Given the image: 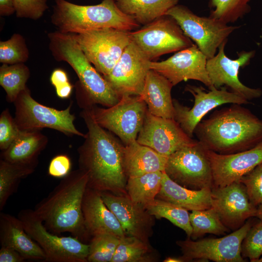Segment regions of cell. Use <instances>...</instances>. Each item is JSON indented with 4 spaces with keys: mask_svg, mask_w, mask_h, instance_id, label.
Here are the masks:
<instances>
[{
    "mask_svg": "<svg viewBox=\"0 0 262 262\" xmlns=\"http://www.w3.org/2000/svg\"><path fill=\"white\" fill-rule=\"evenodd\" d=\"M165 15L172 16L184 34L195 42L199 49L210 59L229 36L239 26H229L214 17L200 16L186 6L177 4Z\"/></svg>",
    "mask_w": 262,
    "mask_h": 262,
    "instance_id": "obj_11",
    "label": "cell"
},
{
    "mask_svg": "<svg viewBox=\"0 0 262 262\" xmlns=\"http://www.w3.org/2000/svg\"><path fill=\"white\" fill-rule=\"evenodd\" d=\"M95 120L118 136L124 145L136 140L144 123L147 106L140 96H124L106 108H91Z\"/></svg>",
    "mask_w": 262,
    "mask_h": 262,
    "instance_id": "obj_10",
    "label": "cell"
},
{
    "mask_svg": "<svg viewBox=\"0 0 262 262\" xmlns=\"http://www.w3.org/2000/svg\"><path fill=\"white\" fill-rule=\"evenodd\" d=\"M212 189L192 190L172 180L163 172L162 186L157 196L190 211L203 210L212 207Z\"/></svg>",
    "mask_w": 262,
    "mask_h": 262,
    "instance_id": "obj_26",
    "label": "cell"
},
{
    "mask_svg": "<svg viewBox=\"0 0 262 262\" xmlns=\"http://www.w3.org/2000/svg\"><path fill=\"white\" fill-rule=\"evenodd\" d=\"M14 103L16 108L14 119L20 130L49 128L67 135L85 136V134L78 130L74 124L75 117L70 112L71 103L62 110L43 105L32 97L26 87L20 93Z\"/></svg>",
    "mask_w": 262,
    "mask_h": 262,
    "instance_id": "obj_6",
    "label": "cell"
},
{
    "mask_svg": "<svg viewBox=\"0 0 262 262\" xmlns=\"http://www.w3.org/2000/svg\"><path fill=\"white\" fill-rule=\"evenodd\" d=\"M213 179V187H224L238 181L241 177L262 164V141L243 151L221 154L207 149Z\"/></svg>",
    "mask_w": 262,
    "mask_h": 262,
    "instance_id": "obj_21",
    "label": "cell"
},
{
    "mask_svg": "<svg viewBox=\"0 0 262 262\" xmlns=\"http://www.w3.org/2000/svg\"><path fill=\"white\" fill-rule=\"evenodd\" d=\"M240 105L233 104L201 120L194 131L197 140L221 154L246 150L262 141V120Z\"/></svg>",
    "mask_w": 262,
    "mask_h": 262,
    "instance_id": "obj_2",
    "label": "cell"
},
{
    "mask_svg": "<svg viewBox=\"0 0 262 262\" xmlns=\"http://www.w3.org/2000/svg\"><path fill=\"white\" fill-rule=\"evenodd\" d=\"M164 262H182L180 257H168L166 258Z\"/></svg>",
    "mask_w": 262,
    "mask_h": 262,
    "instance_id": "obj_48",
    "label": "cell"
},
{
    "mask_svg": "<svg viewBox=\"0 0 262 262\" xmlns=\"http://www.w3.org/2000/svg\"><path fill=\"white\" fill-rule=\"evenodd\" d=\"M136 141L159 153L168 157L196 140L189 137L173 118L159 117L147 111Z\"/></svg>",
    "mask_w": 262,
    "mask_h": 262,
    "instance_id": "obj_17",
    "label": "cell"
},
{
    "mask_svg": "<svg viewBox=\"0 0 262 262\" xmlns=\"http://www.w3.org/2000/svg\"><path fill=\"white\" fill-rule=\"evenodd\" d=\"M15 12L14 0H0V16H10Z\"/></svg>",
    "mask_w": 262,
    "mask_h": 262,
    "instance_id": "obj_45",
    "label": "cell"
},
{
    "mask_svg": "<svg viewBox=\"0 0 262 262\" xmlns=\"http://www.w3.org/2000/svg\"><path fill=\"white\" fill-rule=\"evenodd\" d=\"M18 217L31 237L41 247L46 261L50 262H86L89 245L72 236H59L49 231L33 210L20 211Z\"/></svg>",
    "mask_w": 262,
    "mask_h": 262,
    "instance_id": "obj_8",
    "label": "cell"
},
{
    "mask_svg": "<svg viewBox=\"0 0 262 262\" xmlns=\"http://www.w3.org/2000/svg\"><path fill=\"white\" fill-rule=\"evenodd\" d=\"M168 157L136 140L125 145L123 165L127 179L147 173L164 171Z\"/></svg>",
    "mask_w": 262,
    "mask_h": 262,
    "instance_id": "obj_25",
    "label": "cell"
},
{
    "mask_svg": "<svg viewBox=\"0 0 262 262\" xmlns=\"http://www.w3.org/2000/svg\"><path fill=\"white\" fill-rule=\"evenodd\" d=\"M189 215L192 228L191 237L193 240L207 233L220 235H225L229 231L213 207L203 210L192 211Z\"/></svg>",
    "mask_w": 262,
    "mask_h": 262,
    "instance_id": "obj_33",
    "label": "cell"
},
{
    "mask_svg": "<svg viewBox=\"0 0 262 262\" xmlns=\"http://www.w3.org/2000/svg\"><path fill=\"white\" fill-rule=\"evenodd\" d=\"M194 98V104L189 108L173 99L175 114L174 119L183 131L192 138L195 130L203 117L217 107L227 103L247 104L249 101L224 87L217 88L213 86L208 91L201 86L187 85L184 88Z\"/></svg>",
    "mask_w": 262,
    "mask_h": 262,
    "instance_id": "obj_14",
    "label": "cell"
},
{
    "mask_svg": "<svg viewBox=\"0 0 262 262\" xmlns=\"http://www.w3.org/2000/svg\"><path fill=\"white\" fill-rule=\"evenodd\" d=\"M72 34L88 60L103 76L111 72L131 41L130 31L115 28Z\"/></svg>",
    "mask_w": 262,
    "mask_h": 262,
    "instance_id": "obj_9",
    "label": "cell"
},
{
    "mask_svg": "<svg viewBox=\"0 0 262 262\" xmlns=\"http://www.w3.org/2000/svg\"><path fill=\"white\" fill-rule=\"evenodd\" d=\"M207 149L196 140L168 157L164 172L172 180L187 188L212 189L213 175Z\"/></svg>",
    "mask_w": 262,
    "mask_h": 262,
    "instance_id": "obj_7",
    "label": "cell"
},
{
    "mask_svg": "<svg viewBox=\"0 0 262 262\" xmlns=\"http://www.w3.org/2000/svg\"><path fill=\"white\" fill-rule=\"evenodd\" d=\"M88 176L82 170L71 171L35 206V214L50 232L70 233L82 242L89 236L82 212L83 196L88 187Z\"/></svg>",
    "mask_w": 262,
    "mask_h": 262,
    "instance_id": "obj_3",
    "label": "cell"
},
{
    "mask_svg": "<svg viewBox=\"0 0 262 262\" xmlns=\"http://www.w3.org/2000/svg\"><path fill=\"white\" fill-rule=\"evenodd\" d=\"M29 54L25 41L19 34L15 33L9 39L0 42V62L3 64L24 63Z\"/></svg>",
    "mask_w": 262,
    "mask_h": 262,
    "instance_id": "obj_37",
    "label": "cell"
},
{
    "mask_svg": "<svg viewBox=\"0 0 262 262\" xmlns=\"http://www.w3.org/2000/svg\"><path fill=\"white\" fill-rule=\"evenodd\" d=\"M30 70L24 63L3 64L0 67V85L5 90L7 99L14 102L20 93L26 88Z\"/></svg>",
    "mask_w": 262,
    "mask_h": 262,
    "instance_id": "obj_32",
    "label": "cell"
},
{
    "mask_svg": "<svg viewBox=\"0 0 262 262\" xmlns=\"http://www.w3.org/2000/svg\"><path fill=\"white\" fill-rule=\"evenodd\" d=\"M148 213L157 218L167 219L177 227L183 229L188 238L191 237L192 228L190 213L185 208L160 198L144 205Z\"/></svg>",
    "mask_w": 262,
    "mask_h": 262,
    "instance_id": "obj_31",
    "label": "cell"
},
{
    "mask_svg": "<svg viewBox=\"0 0 262 262\" xmlns=\"http://www.w3.org/2000/svg\"><path fill=\"white\" fill-rule=\"evenodd\" d=\"M120 238L109 234L93 236L89 245L87 262H111Z\"/></svg>",
    "mask_w": 262,
    "mask_h": 262,
    "instance_id": "obj_36",
    "label": "cell"
},
{
    "mask_svg": "<svg viewBox=\"0 0 262 262\" xmlns=\"http://www.w3.org/2000/svg\"><path fill=\"white\" fill-rule=\"evenodd\" d=\"M72 89L73 86L69 82L55 88L57 96L63 99L68 98L72 93Z\"/></svg>",
    "mask_w": 262,
    "mask_h": 262,
    "instance_id": "obj_46",
    "label": "cell"
},
{
    "mask_svg": "<svg viewBox=\"0 0 262 262\" xmlns=\"http://www.w3.org/2000/svg\"><path fill=\"white\" fill-rule=\"evenodd\" d=\"M211 196L212 207L229 229L236 230L247 219L256 217L257 207L251 202L245 186L239 181L212 188Z\"/></svg>",
    "mask_w": 262,
    "mask_h": 262,
    "instance_id": "obj_19",
    "label": "cell"
},
{
    "mask_svg": "<svg viewBox=\"0 0 262 262\" xmlns=\"http://www.w3.org/2000/svg\"><path fill=\"white\" fill-rule=\"evenodd\" d=\"M256 262H262V257H261Z\"/></svg>",
    "mask_w": 262,
    "mask_h": 262,
    "instance_id": "obj_49",
    "label": "cell"
},
{
    "mask_svg": "<svg viewBox=\"0 0 262 262\" xmlns=\"http://www.w3.org/2000/svg\"><path fill=\"white\" fill-rule=\"evenodd\" d=\"M179 0H115L119 8L145 25L166 15Z\"/></svg>",
    "mask_w": 262,
    "mask_h": 262,
    "instance_id": "obj_28",
    "label": "cell"
},
{
    "mask_svg": "<svg viewBox=\"0 0 262 262\" xmlns=\"http://www.w3.org/2000/svg\"><path fill=\"white\" fill-rule=\"evenodd\" d=\"M107 207L114 213L127 236L147 242L154 219L142 204L132 201L127 195L99 191Z\"/></svg>",
    "mask_w": 262,
    "mask_h": 262,
    "instance_id": "obj_20",
    "label": "cell"
},
{
    "mask_svg": "<svg viewBox=\"0 0 262 262\" xmlns=\"http://www.w3.org/2000/svg\"><path fill=\"white\" fill-rule=\"evenodd\" d=\"M51 22L59 32L76 33L104 28L130 31L140 24L131 16L123 13L115 0H102L101 3L82 5L66 0H55Z\"/></svg>",
    "mask_w": 262,
    "mask_h": 262,
    "instance_id": "obj_5",
    "label": "cell"
},
{
    "mask_svg": "<svg viewBox=\"0 0 262 262\" xmlns=\"http://www.w3.org/2000/svg\"><path fill=\"white\" fill-rule=\"evenodd\" d=\"M0 241L1 246L14 249L25 260L46 261L44 251L27 233L18 217L0 213Z\"/></svg>",
    "mask_w": 262,
    "mask_h": 262,
    "instance_id": "obj_23",
    "label": "cell"
},
{
    "mask_svg": "<svg viewBox=\"0 0 262 262\" xmlns=\"http://www.w3.org/2000/svg\"><path fill=\"white\" fill-rule=\"evenodd\" d=\"M71 162L68 156L59 154L53 157L49 165V174L55 178H64L71 171Z\"/></svg>",
    "mask_w": 262,
    "mask_h": 262,
    "instance_id": "obj_42",
    "label": "cell"
},
{
    "mask_svg": "<svg viewBox=\"0 0 262 262\" xmlns=\"http://www.w3.org/2000/svg\"><path fill=\"white\" fill-rule=\"evenodd\" d=\"M37 162L13 163L2 159L0 161V210L16 190L20 180L32 174Z\"/></svg>",
    "mask_w": 262,
    "mask_h": 262,
    "instance_id": "obj_29",
    "label": "cell"
},
{
    "mask_svg": "<svg viewBox=\"0 0 262 262\" xmlns=\"http://www.w3.org/2000/svg\"><path fill=\"white\" fill-rule=\"evenodd\" d=\"M243 183L251 202L256 207L262 203V164L237 181Z\"/></svg>",
    "mask_w": 262,
    "mask_h": 262,
    "instance_id": "obj_39",
    "label": "cell"
},
{
    "mask_svg": "<svg viewBox=\"0 0 262 262\" xmlns=\"http://www.w3.org/2000/svg\"><path fill=\"white\" fill-rule=\"evenodd\" d=\"M84 226L89 235L109 234L126 236L114 213L104 202L99 191L87 187L82 203Z\"/></svg>",
    "mask_w": 262,
    "mask_h": 262,
    "instance_id": "obj_22",
    "label": "cell"
},
{
    "mask_svg": "<svg viewBox=\"0 0 262 262\" xmlns=\"http://www.w3.org/2000/svg\"><path fill=\"white\" fill-rule=\"evenodd\" d=\"M256 217L262 222V203L257 207V212Z\"/></svg>",
    "mask_w": 262,
    "mask_h": 262,
    "instance_id": "obj_47",
    "label": "cell"
},
{
    "mask_svg": "<svg viewBox=\"0 0 262 262\" xmlns=\"http://www.w3.org/2000/svg\"><path fill=\"white\" fill-rule=\"evenodd\" d=\"M241 255L256 262L262 256V222L253 224L241 245Z\"/></svg>",
    "mask_w": 262,
    "mask_h": 262,
    "instance_id": "obj_38",
    "label": "cell"
},
{
    "mask_svg": "<svg viewBox=\"0 0 262 262\" xmlns=\"http://www.w3.org/2000/svg\"><path fill=\"white\" fill-rule=\"evenodd\" d=\"M207 59L194 44L164 61H151L149 67L167 78L173 86L182 81L193 80L200 82L210 89L213 85L207 70Z\"/></svg>",
    "mask_w": 262,
    "mask_h": 262,
    "instance_id": "obj_18",
    "label": "cell"
},
{
    "mask_svg": "<svg viewBox=\"0 0 262 262\" xmlns=\"http://www.w3.org/2000/svg\"><path fill=\"white\" fill-rule=\"evenodd\" d=\"M251 0H210L213 10L210 16L227 24L234 23L250 11Z\"/></svg>",
    "mask_w": 262,
    "mask_h": 262,
    "instance_id": "obj_35",
    "label": "cell"
},
{
    "mask_svg": "<svg viewBox=\"0 0 262 262\" xmlns=\"http://www.w3.org/2000/svg\"><path fill=\"white\" fill-rule=\"evenodd\" d=\"M25 258L17 251L10 247L1 246L0 262H23Z\"/></svg>",
    "mask_w": 262,
    "mask_h": 262,
    "instance_id": "obj_43",
    "label": "cell"
},
{
    "mask_svg": "<svg viewBox=\"0 0 262 262\" xmlns=\"http://www.w3.org/2000/svg\"><path fill=\"white\" fill-rule=\"evenodd\" d=\"M252 221L248 220L240 228L222 237L177 241L183 254L180 258L182 262H246L241 255V245L253 224Z\"/></svg>",
    "mask_w": 262,
    "mask_h": 262,
    "instance_id": "obj_13",
    "label": "cell"
},
{
    "mask_svg": "<svg viewBox=\"0 0 262 262\" xmlns=\"http://www.w3.org/2000/svg\"><path fill=\"white\" fill-rule=\"evenodd\" d=\"M173 85L165 77L150 69L140 94L153 115L166 118H174V107L171 97Z\"/></svg>",
    "mask_w": 262,
    "mask_h": 262,
    "instance_id": "obj_24",
    "label": "cell"
},
{
    "mask_svg": "<svg viewBox=\"0 0 262 262\" xmlns=\"http://www.w3.org/2000/svg\"><path fill=\"white\" fill-rule=\"evenodd\" d=\"M163 172L158 171L128 178L126 190L130 199L143 205L154 200L161 188Z\"/></svg>",
    "mask_w": 262,
    "mask_h": 262,
    "instance_id": "obj_30",
    "label": "cell"
},
{
    "mask_svg": "<svg viewBox=\"0 0 262 262\" xmlns=\"http://www.w3.org/2000/svg\"><path fill=\"white\" fill-rule=\"evenodd\" d=\"M50 49L57 60L67 62L77 74L83 96H78L83 109L97 104L109 107L116 104L120 98L103 76L88 60L72 33L60 32L49 34Z\"/></svg>",
    "mask_w": 262,
    "mask_h": 262,
    "instance_id": "obj_4",
    "label": "cell"
},
{
    "mask_svg": "<svg viewBox=\"0 0 262 262\" xmlns=\"http://www.w3.org/2000/svg\"><path fill=\"white\" fill-rule=\"evenodd\" d=\"M88 131L78 149L79 169L88 176V187L114 194L126 190L124 146L95 120L91 108L80 113Z\"/></svg>",
    "mask_w": 262,
    "mask_h": 262,
    "instance_id": "obj_1",
    "label": "cell"
},
{
    "mask_svg": "<svg viewBox=\"0 0 262 262\" xmlns=\"http://www.w3.org/2000/svg\"><path fill=\"white\" fill-rule=\"evenodd\" d=\"M47 2V0H14L16 16L38 19L48 8Z\"/></svg>",
    "mask_w": 262,
    "mask_h": 262,
    "instance_id": "obj_40",
    "label": "cell"
},
{
    "mask_svg": "<svg viewBox=\"0 0 262 262\" xmlns=\"http://www.w3.org/2000/svg\"><path fill=\"white\" fill-rule=\"evenodd\" d=\"M151 61L132 40L111 72L103 76L121 98L140 96Z\"/></svg>",
    "mask_w": 262,
    "mask_h": 262,
    "instance_id": "obj_15",
    "label": "cell"
},
{
    "mask_svg": "<svg viewBox=\"0 0 262 262\" xmlns=\"http://www.w3.org/2000/svg\"><path fill=\"white\" fill-rule=\"evenodd\" d=\"M20 130L8 109L2 111L0 115V148L6 149L19 134Z\"/></svg>",
    "mask_w": 262,
    "mask_h": 262,
    "instance_id": "obj_41",
    "label": "cell"
},
{
    "mask_svg": "<svg viewBox=\"0 0 262 262\" xmlns=\"http://www.w3.org/2000/svg\"><path fill=\"white\" fill-rule=\"evenodd\" d=\"M227 41L218 48V51L213 57L207 59V72L213 86L220 88L225 85L232 92L247 100L260 98L262 95L260 88H252L242 83L239 79V71L241 67L247 65L255 54V51H242L236 59H231L225 53Z\"/></svg>",
    "mask_w": 262,
    "mask_h": 262,
    "instance_id": "obj_16",
    "label": "cell"
},
{
    "mask_svg": "<svg viewBox=\"0 0 262 262\" xmlns=\"http://www.w3.org/2000/svg\"><path fill=\"white\" fill-rule=\"evenodd\" d=\"M50 81L55 88L69 82L66 73L63 69L57 68L52 72Z\"/></svg>",
    "mask_w": 262,
    "mask_h": 262,
    "instance_id": "obj_44",
    "label": "cell"
},
{
    "mask_svg": "<svg viewBox=\"0 0 262 262\" xmlns=\"http://www.w3.org/2000/svg\"><path fill=\"white\" fill-rule=\"evenodd\" d=\"M40 130L22 131L10 146L3 150L2 159L13 163L37 162L39 154L48 139Z\"/></svg>",
    "mask_w": 262,
    "mask_h": 262,
    "instance_id": "obj_27",
    "label": "cell"
},
{
    "mask_svg": "<svg viewBox=\"0 0 262 262\" xmlns=\"http://www.w3.org/2000/svg\"><path fill=\"white\" fill-rule=\"evenodd\" d=\"M130 33L131 40L151 61L194 45L177 21L168 15L160 17Z\"/></svg>",
    "mask_w": 262,
    "mask_h": 262,
    "instance_id": "obj_12",
    "label": "cell"
},
{
    "mask_svg": "<svg viewBox=\"0 0 262 262\" xmlns=\"http://www.w3.org/2000/svg\"><path fill=\"white\" fill-rule=\"evenodd\" d=\"M147 242L135 237L120 238L111 262H147L153 261Z\"/></svg>",
    "mask_w": 262,
    "mask_h": 262,
    "instance_id": "obj_34",
    "label": "cell"
}]
</instances>
